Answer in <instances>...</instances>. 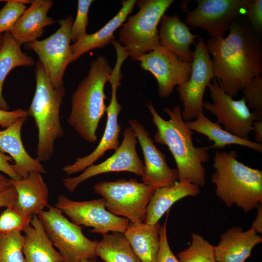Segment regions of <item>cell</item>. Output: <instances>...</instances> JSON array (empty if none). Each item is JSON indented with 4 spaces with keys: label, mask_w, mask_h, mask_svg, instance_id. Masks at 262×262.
I'll list each match as a JSON object with an SVG mask.
<instances>
[{
    "label": "cell",
    "mask_w": 262,
    "mask_h": 262,
    "mask_svg": "<svg viewBox=\"0 0 262 262\" xmlns=\"http://www.w3.org/2000/svg\"><path fill=\"white\" fill-rule=\"evenodd\" d=\"M190 1V0H189V1H186V0L183 1V2H181V3L180 4V8H181V9H182V10L183 11L185 12V11H186V10H188V6H187V3L189 2V1Z\"/></svg>",
    "instance_id": "ee69618b"
},
{
    "label": "cell",
    "mask_w": 262,
    "mask_h": 262,
    "mask_svg": "<svg viewBox=\"0 0 262 262\" xmlns=\"http://www.w3.org/2000/svg\"><path fill=\"white\" fill-rule=\"evenodd\" d=\"M22 231L24 233L23 253L26 262H64L37 215L33 216Z\"/></svg>",
    "instance_id": "603a6c76"
},
{
    "label": "cell",
    "mask_w": 262,
    "mask_h": 262,
    "mask_svg": "<svg viewBox=\"0 0 262 262\" xmlns=\"http://www.w3.org/2000/svg\"><path fill=\"white\" fill-rule=\"evenodd\" d=\"M237 151H216L211 181L215 195L227 207L235 205L246 213L262 203V171L237 159Z\"/></svg>",
    "instance_id": "3957f363"
},
{
    "label": "cell",
    "mask_w": 262,
    "mask_h": 262,
    "mask_svg": "<svg viewBox=\"0 0 262 262\" xmlns=\"http://www.w3.org/2000/svg\"><path fill=\"white\" fill-rule=\"evenodd\" d=\"M243 97L248 108H252L262 118V78L258 76L253 78L243 90Z\"/></svg>",
    "instance_id": "e575fe53"
},
{
    "label": "cell",
    "mask_w": 262,
    "mask_h": 262,
    "mask_svg": "<svg viewBox=\"0 0 262 262\" xmlns=\"http://www.w3.org/2000/svg\"><path fill=\"white\" fill-rule=\"evenodd\" d=\"M164 222L161 226L160 246L156 262H180L171 250L167 236V221L169 211Z\"/></svg>",
    "instance_id": "8d00e7d4"
},
{
    "label": "cell",
    "mask_w": 262,
    "mask_h": 262,
    "mask_svg": "<svg viewBox=\"0 0 262 262\" xmlns=\"http://www.w3.org/2000/svg\"><path fill=\"white\" fill-rule=\"evenodd\" d=\"M28 116L27 110L22 109L18 108L11 111L0 109V127L6 129L18 118L28 117Z\"/></svg>",
    "instance_id": "74e56055"
},
{
    "label": "cell",
    "mask_w": 262,
    "mask_h": 262,
    "mask_svg": "<svg viewBox=\"0 0 262 262\" xmlns=\"http://www.w3.org/2000/svg\"><path fill=\"white\" fill-rule=\"evenodd\" d=\"M55 207L73 224L92 227V233L102 235L109 231L124 233L129 220L113 215L106 208L102 197L86 201H76L66 196H59Z\"/></svg>",
    "instance_id": "7c38bea8"
},
{
    "label": "cell",
    "mask_w": 262,
    "mask_h": 262,
    "mask_svg": "<svg viewBox=\"0 0 262 262\" xmlns=\"http://www.w3.org/2000/svg\"><path fill=\"white\" fill-rule=\"evenodd\" d=\"M226 37H210L206 45L215 78L223 91L232 98L262 73L261 36L246 17L238 16L230 24Z\"/></svg>",
    "instance_id": "6da1fadb"
},
{
    "label": "cell",
    "mask_w": 262,
    "mask_h": 262,
    "mask_svg": "<svg viewBox=\"0 0 262 262\" xmlns=\"http://www.w3.org/2000/svg\"><path fill=\"white\" fill-rule=\"evenodd\" d=\"M113 68L106 58L99 56L90 64L87 76L78 85L71 98L69 125L87 142L98 139L99 122L106 112L105 100L108 99L104 87L109 82Z\"/></svg>",
    "instance_id": "277c9868"
},
{
    "label": "cell",
    "mask_w": 262,
    "mask_h": 262,
    "mask_svg": "<svg viewBox=\"0 0 262 262\" xmlns=\"http://www.w3.org/2000/svg\"><path fill=\"white\" fill-rule=\"evenodd\" d=\"M35 64L33 58L22 52L20 46L9 32L3 34L0 49V109L8 111L9 105L2 95L4 82L10 71L16 67L32 66Z\"/></svg>",
    "instance_id": "83f0119b"
},
{
    "label": "cell",
    "mask_w": 262,
    "mask_h": 262,
    "mask_svg": "<svg viewBox=\"0 0 262 262\" xmlns=\"http://www.w3.org/2000/svg\"><path fill=\"white\" fill-rule=\"evenodd\" d=\"M174 0H139L138 12L121 26L118 42L131 60H136L160 46L158 26Z\"/></svg>",
    "instance_id": "8992f818"
},
{
    "label": "cell",
    "mask_w": 262,
    "mask_h": 262,
    "mask_svg": "<svg viewBox=\"0 0 262 262\" xmlns=\"http://www.w3.org/2000/svg\"><path fill=\"white\" fill-rule=\"evenodd\" d=\"M257 214L252 222L251 228L257 233L262 232V205L260 204L257 208Z\"/></svg>",
    "instance_id": "60d3db41"
},
{
    "label": "cell",
    "mask_w": 262,
    "mask_h": 262,
    "mask_svg": "<svg viewBox=\"0 0 262 262\" xmlns=\"http://www.w3.org/2000/svg\"><path fill=\"white\" fill-rule=\"evenodd\" d=\"M95 254L105 262H142L120 232L102 235V239L97 241Z\"/></svg>",
    "instance_id": "f1b7e54d"
},
{
    "label": "cell",
    "mask_w": 262,
    "mask_h": 262,
    "mask_svg": "<svg viewBox=\"0 0 262 262\" xmlns=\"http://www.w3.org/2000/svg\"><path fill=\"white\" fill-rule=\"evenodd\" d=\"M81 262H98L95 258H85L82 259Z\"/></svg>",
    "instance_id": "f6af8a7d"
},
{
    "label": "cell",
    "mask_w": 262,
    "mask_h": 262,
    "mask_svg": "<svg viewBox=\"0 0 262 262\" xmlns=\"http://www.w3.org/2000/svg\"><path fill=\"white\" fill-rule=\"evenodd\" d=\"M124 61L122 57H116L115 66L109 80L112 87L111 98L106 109L107 118L105 129L98 145L90 154L76 158L72 164L64 166L62 170L67 175L83 171L103 156L107 151L116 150L120 146L118 138L121 127L118 123V116L122 107L117 101V90L121 85L120 81L123 77L121 68Z\"/></svg>",
    "instance_id": "4fadbf2b"
},
{
    "label": "cell",
    "mask_w": 262,
    "mask_h": 262,
    "mask_svg": "<svg viewBox=\"0 0 262 262\" xmlns=\"http://www.w3.org/2000/svg\"><path fill=\"white\" fill-rule=\"evenodd\" d=\"M93 0H78L76 18L71 29V40L74 43L87 34L86 27L89 23L88 13Z\"/></svg>",
    "instance_id": "836d02e7"
},
{
    "label": "cell",
    "mask_w": 262,
    "mask_h": 262,
    "mask_svg": "<svg viewBox=\"0 0 262 262\" xmlns=\"http://www.w3.org/2000/svg\"><path fill=\"white\" fill-rule=\"evenodd\" d=\"M32 217L21 211L16 205L7 207L0 214V233L22 231L30 223Z\"/></svg>",
    "instance_id": "d6a6232c"
},
{
    "label": "cell",
    "mask_w": 262,
    "mask_h": 262,
    "mask_svg": "<svg viewBox=\"0 0 262 262\" xmlns=\"http://www.w3.org/2000/svg\"><path fill=\"white\" fill-rule=\"evenodd\" d=\"M35 79L34 95L27 112L38 129L36 158L44 162L51 158L55 141L64 134L60 113L66 91L64 85L57 88L52 85L39 60L35 66Z\"/></svg>",
    "instance_id": "5b68a950"
},
{
    "label": "cell",
    "mask_w": 262,
    "mask_h": 262,
    "mask_svg": "<svg viewBox=\"0 0 262 262\" xmlns=\"http://www.w3.org/2000/svg\"><path fill=\"white\" fill-rule=\"evenodd\" d=\"M12 158L0 151V172L6 174L11 179L18 180L22 179L14 170L12 164L9 162H12Z\"/></svg>",
    "instance_id": "f35d334b"
},
{
    "label": "cell",
    "mask_w": 262,
    "mask_h": 262,
    "mask_svg": "<svg viewBox=\"0 0 262 262\" xmlns=\"http://www.w3.org/2000/svg\"><path fill=\"white\" fill-rule=\"evenodd\" d=\"M1 1V0H0V2ZM2 41H3V34H0V49L2 46Z\"/></svg>",
    "instance_id": "bcb514c9"
},
{
    "label": "cell",
    "mask_w": 262,
    "mask_h": 262,
    "mask_svg": "<svg viewBox=\"0 0 262 262\" xmlns=\"http://www.w3.org/2000/svg\"><path fill=\"white\" fill-rule=\"evenodd\" d=\"M93 189L104 199L109 212L137 223L144 221L147 206L155 190L135 179L98 182Z\"/></svg>",
    "instance_id": "52a82bcc"
},
{
    "label": "cell",
    "mask_w": 262,
    "mask_h": 262,
    "mask_svg": "<svg viewBox=\"0 0 262 262\" xmlns=\"http://www.w3.org/2000/svg\"><path fill=\"white\" fill-rule=\"evenodd\" d=\"M27 118H18L5 130L0 131V151L8 153L12 158L13 168L21 178L27 177L31 172L47 173L41 162L31 157L23 144L21 129Z\"/></svg>",
    "instance_id": "ac0fdd59"
},
{
    "label": "cell",
    "mask_w": 262,
    "mask_h": 262,
    "mask_svg": "<svg viewBox=\"0 0 262 262\" xmlns=\"http://www.w3.org/2000/svg\"><path fill=\"white\" fill-rule=\"evenodd\" d=\"M201 193L199 186L188 180H180L174 185L155 190L147 206L144 222L155 224L180 199L195 196Z\"/></svg>",
    "instance_id": "d4e9b609"
},
{
    "label": "cell",
    "mask_w": 262,
    "mask_h": 262,
    "mask_svg": "<svg viewBox=\"0 0 262 262\" xmlns=\"http://www.w3.org/2000/svg\"><path fill=\"white\" fill-rule=\"evenodd\" d=\"M195 46L190 78L176 88L184 107L181 116L185 121L196 119L203 112L204 92L215 77L212 60L203 39L199 38Z\"/></svg>",
    "instance_id": "8fae6325"
},
{
    "label": "cell",
    "mask_w": 262,
    "mask_h": 262,
    "mask_svg": "<svg viewBox=\"0 0 262 262\" xmlns=\"http://www.w3.org/2000/svg\"><path fill=\"white\" fill-rule=\"evenodd\" d=\"M161 223L142 222L128 224L125 237L134 253L142 262H156L160 246Z\"/></svg>",
    "instance_id": "484cf974"
},
{
    "label": "cell",
    "mask_w": 262,
    "mask_h": 262,
    "mask_svg": "<svg viewBox=\"0 0 262 262\" xmlns=\"http://www.w3.org/2000/svg\"><path fill=\"white\" fill-rule=\"evenodd\" d=\"M29 0H8L0 10V34L9 32L27 9L25 4L32 2Z\"/></svg>",
    "instance_id": "1f68e13d"
},
{
    "label": "cell",
    "mask_w": 262,
    "mask_h": 262,
    "mask_svg": "<svg viewBox=\"0 0 262 262\" xmlns=\"http://www.w3.org/2000/svg\"><path fill=\"white\" fill-rule=\"evenodd\" d=\"M208 88L212 102H203V109L215 115L217 122L222 124L225 130L241 139L250 140L254 122L262 118L250 111L244 97L234 100L226 94L216 78L212 79Z\"/></svg>",
    "instance_id": "9c48e42d"
},
{
    "label": "cell",
    "mask_w": 262,
    "mask_h": 262,
    "mask_svg": "<svg viewBox=\"0 0 262 262\" xmlns=\"http://www.w3.org/2000/svg\"><path fill=\"white\" fill-rule=\"evenodd\" d=\"M136 61L140 62L143 69L156 79L158 94L162 98L170 95L176 86L189 79L191 73V63L180 60L176 54L161 46Z\"/></svg>",
    "instance_id": "2e32d148"
},
{
    "label": "cell",
    "mask_w": 262,
    "mask_h": 262,
    "mask_svg": "<svg viewBox=\"0 0 262 262\" xmlns=\"http://www.w3.org/2000/svg\"><path fill=\"white\" fill-rule=\"evenodd\" d=\"M10 179H8L0 172V192L5 190L11 186Z\"/></svg>",
    "instance_id": "7bdbcfd3"
},
{
    "label": "cell",
    "mask_w": 262,
    "mask_h": 262,
    "mask_svg": "<svg viewBox=\"0 0 262 262\" xmlns=\"http://www.w3.org/2000/svg\"><path fill=\"white\" fill-rule=\"evenodd\" d=\"M190 246L178 254L180 262H217L214 246L200 235L192 233Z\"/></svg>",
    "instance_id": "f546056e"
},
{
    "label": "cell",
    "mask_w": 262,
    "mask_h": 262,
    "mask_svg": "<svg viewBox=\"0 0 262 262\" xmlns=\"http://www.w3.org/2000/svg\"><path fill=\"white\" fill-rule=\"evenodd\" d=\"M53 5L50 0L32 1L31 6L9 31L16 43L21 46L34 42L43 35L45 27L55 24L54 19L47 16Z\"/></svg>",
    "instance_id": "d6986e66"
},
{
    "label": "cell",
    "mask_w": 262,
    "mask_h": 262,
    "mask_svg": "<svg viewBox=\"0 0 262 262\" xmlns=\"http://www.w3.org/2000/svg\"><path fill=\"white\" fill-rule=\"evenodd\" d=\"M123 139L118 148L109 158L98 164H92L79 175L64 179L63 182L65 188L73 193L83 181L97 175L111 172H129L143 176L145 167L138 155L136 146L137 138L131 127L125 129Z\"/></svg>",
    "instance_id": "9a60e30c"
},
{
    "label": "cell",
    "mask_w": 262,
    "mask_h": 262,
    "mask_svg": "<svg viewBox=\"0 0 262 262\" xmlns=\"http://www.w3.org/2000/svg\"><path fill=\"white\" fill-rule=\"evenodd\" d=\"M17 200V193L13 185L0 192V208L16 205Z\"/></svg>",
    "instance_id": "ab89813d"
},
{
    "label": "cell",
    "mask_w": 262,
    "mask_h": 262,
    "mask_svg": "<svg viewBox=\"0 0 262 262\" xmlns=\"http://www.w3.org/2000/svg\"><path fill=\"white\" fill-rule=\"evenodd\" d=\"M152 115V121L157 131L154 140L166 146L172 153L177 166L180 180H188L199 187L206 184V168L203 165L210 158L208 147H196L193 131L181 116V108L164 109L169 116L168 120L157 113L150 101L146 104Z\"/></svg>",
    "instance_id": "7a4b0ae2"
},
{
    "label": "cell",
    "mask_w": 262,
    "mask_h": 262,
    "mask_svg": "<svg viewBox=\"0 0 262 262\" xmlns=\"http://www.w3.org/2000/svg\"><path fill=\"white\" fill-rule=\"evenodd\" d=\"M71 16L59 21L60 28L51 35L42 40L27 43L24 47L33 50L54 88L64 85L63 77L68 65L72 63Z\"/></svg>",
    "instance_id": "30bf717a"
},
{
    "label": "cell",
    "mask_w": 262,
    "mask_h": 262,
    "mask_svg": "<svg viewBox=\"0 0 262 262\" xmlns=\"http://www.w3.org/2000/svg\"><path fill=\"white\" fill-rule=\"evenodd\" d=\"M23 242L24 235L20 231L0 233V262H26Z\"/></svg>",
    "instance_id": "4dcf8cb0"
},
{
    "label": "cell",
    "mask_w": 262,
    "mask_h": 262,
    "mask_svg": "<svg viewBox=\"0 0 262 262\" xmlns=\"http://www.w3.org/2000/svg\"><path fill=\"white\" fill-rule=\"evenodd\" d=\"M160 23V46L174 52L180 60L191 63L193 51L190 47L196 44L195 39L199 35L192 33L190 27L176 14L172 16L164 15Z\"/></svg>",
    "instance_id": "44dd1931"
},
{
    "label": "cell",
    "mask_w": 262,
    "mask_h": 262,
    "mask_svg": "<svg viewBox=\"0 0 262 262\" xmlns=\"http://www.w3.org/2000/svg\"><path fill=\"white\" fill-rule=\"evenodd\" d=\"M129 124L136 135L144 155L143 183L155 190L174 185L179 180L177 169L168 166L165 154L156 147L142 124L136 119H130Z\"/></svg>",
    "instance_id": "e0dca14e"
},
{
    "label": "cell",
    "mask_w": 262,
    "mask_h": 262,
    "mask_svg": "<svg viewBox=\"0 0 262 262\" xmlns=\"http://www.w3.org/2000/svg\"><path fill=\"white\" fill-rule=\"evenodd\" d=\"M136 0H121L122 7L116 15L96 33L87 34L71 45L72 63L95 49H101L115 40V32L124 23L129 15L133 12Z\"/></svg>",
    "instance_id": "cb8c5ba5"
},
{
    "label": "cell",
    "mask_w": 262,
    "mask_h": 262,
    "mask_svg": "<svg viewBox=\"0 0 262 262\" xmlns=\"http://www.w3.org/2000/svg\"><path fill=\"white\" fill-rule=\"evenodd\" d=\"M255 132V139L257 143L262 144V120H257L253 124Z\"/></svg>",
    "instance_id": "b9f144b4"
},
{
    "label": "cell",
    "mask_w": 262,
    "mask_h": 262,
    "mask_svg": "<svg viewBox=\"0 0 262 262\" xmlns=\"http://www.w3.org/2000/svg\"><path fill=\"white\" fill-rule=\"evenodd\" d=\"M246 18L254 31L261 35L262 31V0H248Z\"/></svg>",
    "instance_id": "d590c367"
},
{
    "label": "cell",
    "mask_w": 262,
    "mask_h": 262,
    "mask_svg": "<svg viewBox=\"0 0 262 262\" xmlns=\"http://www.w3.org/2000/svg\"><path fill=\"white\" fill-rule=\"evenodd\" d=\"M192 131L206 136L210 141L214 142L208 148H223L228 145H238L262 152V144L241 139L222 129L220 124L213 122L207 117L203 112L193 121H185Z\"/></svg>",
    "instance_id": "4316f807"
},
{
    "label": "cell",
    "mask_w": 262,
    "mask_h": 262,
    "mask_svg": "<svg viewBox=\"0 0 262 262\" xmlns=\"http://www.w3.org/2000/svg\"><path fill=\"white\" fill-rule=\"evenodd\" d=\"M197 5L187 13L185 22L191 27L206 31L211 37H223L231 23L246 12L248 0H196Z\"/></svg>",
    "instance_id": "5bb4252c"
},
{
    "label": "cell",
    "mask_w": 262,
    "mask_h": 262,
    "mask_svg": "<svg viewBox=\"0 0 262 262\" xmlns=\"http://www.w3.org/2000/svg\"><path fill=\"white\" fill-rule=\"evenodd\" d=\"M262 242V238L252 228L244 231L241 227H233L220 236L214 246L217 262H245L253 248Z\"/></svg>",
    "instance_id": "ffe728a7"
},
{
    "label": "cell",
    "mask_w": 262,
    "mask_h": 262,
    "mask_svg": "<svg viewBox=\"0 0 262 262\" xmlns=\"http://www.w3.org/2000/svg\"><path fill=\"white\" fill-rule=\"evenodd\" d=\"M47 211L38 213L45 231L64 259V262H81L95 258L97 241H92L82 233V226L72 223L56 207L49 205Z\"/></svg>",
    "instance_id": "ba28073f"
},
{
    "label": "cell",
    "mask_w": 262,
    "mask_h": 262,
    "mask_svg": "<svg viewBox=\"0 0 262 262\" xmlns=\"http://www.w3.org/2000/svg\"><path fill=\"white\" fill-rule=\"evenodd\" d=\"M17 193L16 206L24 213L33 216L47 207L49 188L42 174L31 172L27 177L18 180L10 179Z\"/></svg>",
    "instance_id": "7402d4cb"
}]
</instances>
